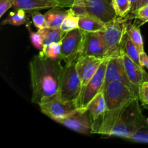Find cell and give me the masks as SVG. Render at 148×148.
<instances>
[{
  "label": "cell",
  "instance_id": "cell-1",
  "mask_svg": "<svg viewBox=\"0 0 148 148\" xmlns=\"http://www.w3.org/2000/svg\"><path fill=\"white\" fill-rule=\"evenodd\" d=\"M62 59H51L42 51L30 61L32 102L40 104L57 97L63 75Z\"/></svg>",
  "mask_w": 148,
  "mask_h": 148
},
{
  "label": "cell",
  "instance_id": "cell-2",
  "mask_svg": "<svg viewBox=\"0 0 148 148\" xmlns=\"http://www.w3.org/2000/svg\"><path fill=\"white\" fill-rule=\"evenodd\" d=\"M103 92L106 111L99 134L109 136L126 108L134 100L138 98V95L125 85L119 82L108 83L104 88Z\"/></svg>",
  "mask_w": 148,
  "mask_h": 148
},
{
  "label": "cell",
  "instance_id": "cell-3",
  "mask_svg": "<svg viewBox=\"0 0 148 148\" xmlns=\"http://www.w3.org/2000/svg\"><path fill=\"white\" fill-rule=\"evenodd\" d=\"M147 127L145 119L142 114L139 98L134 100L126 108L109 136L127 139L139 130Z\"/></svg>",
  "mask_w": 148,
  "mask_h": 148
},
{
  "label": "cell",
  "instance_id": "cell-4",
  "mask_svg": "<svg viewBox=\"0 0 148 148\" xmlns=\"http://www.w3.org/2000/svg\"><path fill=\"white\" fill-rule=\"evenodd\" d=\"M76 61L77 59L66 62L64 66L57 96L62 101L75 103L77 105L82 91V82L76 69Z\"/></svg>",
  "mask_w": 148,
  "mask_h": 148
},
{
  "label": "cell",
  "instance_id": "cell-5",
  "mask_svg": "<svg viewBox=\"0 0 148 148\" xmlns=\"http://www.w3.org/2000/svg\"><path fill=\"white\" fill-rule=\"evenodd\" d=\"M124 17H117L106 24L103 31L99 32L107 50V57L121 55V44L127 30V24Z\"/></svg>",
  "mask_w": 148,
  "mask_h": 148
},
{
  "label": "cell",
  "instance_id": "cell-6",
  "mask_svg": "<svg viewBox=\"0 0 148 148\" xmlns=\"http://www.w3.org/2000/svg\"><path fill=\"white\" fill-rule=\"evenodd\" d=\"M108 60V58L103 59L96 73L91 78L86 86L82 90L77 102L78 108L86 110L91 101L100 92L103 90Z\"/></svg>",
  "mask_w": 148,
  "mask_h": 148
},
{
  "label": "cell",
  "instance_id": "cell-7",
  "mask_svg": "<svg viewBox=\"0 0 148 148\" xmlns=\"http://www.w3.org/2000/svg\"><path fill=\"white\" fill-rule=\"evenodd\" d=\"M111 82H121L130 88L132 90L138 95L139 88L134 86L129 79L125 67H124V61H123L121 54L119 56L108 58L106 71L104 88Z\"/></svg>",
  "mask_w": 148,
  "mask_h": 148
},
{
  "label": "cell",
  "instance_id": "cell-8",
  "mask_svg": "<svg viewBox=\"0 0 148 148\" xmlns=\"http://www.w3.org/2000/svg\"><path fill=\"white\" fill-rule=\"evenodd\" d=\"M85 32L77 28L65 33L62 40L60 59L65 63L77 59L80 53Z\"/></svg>",
  "mask_w": 148,
  "mask_h": 148
},
{
  "label": "cell",
  "instance_id": "cell-9",
  "mask_svg": "<svg viewBox=\"0 0 148 148\" xmlns=\"http://www.w3.org/2000/svg\"><path fill=\"white\" fill-rule=\"evenodd\" d=\"M56 121L80 134L85 135L92 134L90 119L87 110L77 108L67 116Z\"/></svg>",
  "mask_w": 148,
  "mask_h": 148
},
{
  "label": "cell",
  "instance_id": "cell-10",
  "mask_svg": "<svg viewBox=\"0 0 148 148\" xmlns=\"http://www.w3.org/2000/svg\"><path fill=\"white\" fill-rule=\"evenodd\" d=\"M39 106L40 111L43 114L55 121L67 116L78 108L77 103L65 102L59 99L58 96L40 104Z\"/></svg>",
  "mask_w": 148,
  "mask_h": 148
},
{
  "label": "cell",
  "instance_id": "cell-11",
  "mask_svg": "<svg viewBox=\"0 0 148 148\" xmlns=\"http://www.w3.org/2000/svg\"><path fill=\"white\" fill-rule=\"evenodd\" d=\"M113 0H84L89 15L108 23L116 18Z\"/></svg>",
  "mask_w": 148,
  "mask_h": 148
},
{
  "label": "cell",
  "instance_id": "cell-12",
  "mask_svg": "<svg viewBox=\"0 0 148 148\" xmlns=\"http://www.w3.org/2000/svg\"><path fill=\"white\" fill-rule=\"evenodd\" d=\"M79 55L94 56L101 59L108 58L106 47L99 32L97 33L85 32Z\"/></svg>",
  "mask_w": 148,
  "mask_h": 148
},
{
  "label": "cell",
  "instance_id": "cell-13",
  "mask_svg": "<svg viewBox=\"0 0 148 148\" xmlns=\"http://www.w3.org/2000/svg\"><path fill=\"white\" fill-rule=\"evenodd\" d=\"M86 110L88 111L90 119L91 132L92 134H99L104 114L106 111V103L103 90L100 92L91 101Z\"/></svg>",
  "mask_w": 148,
  "mask_h": 148
},
{
  "label": "cell",
  "instance_id": "cell-14",
  "mask_svg": "<svg viewBox=\"0 0 148 148\" xmlns=\"http://www.w3.org/2000/svg\"><path fill=\"white\" fill-rule=\"evenodd\" d=\"M103 59L94 56L79 55L76 61V69L82 82V90L94 76Z\"/></svg>",
  "mask_w": 148,
  "mask_h": 148
},
{
  "label": "cell",
  "instance_id": "cell-15",
  "mask_svg": "<svg viewBox=\"0 0 148 148\" xmlns=\"http://www.w3.org/2000/svg\"><path fill=\"white\" fill-rule=\"evenodd\" d=\"M121 54L129 79L134 86L139 88L141 84L148 81V74L145 71L143 66L132 60L126 53L121 52Z\"/></svg>",
  "mask_w": 148,
  "mask_h": 148
},
{
  "label": "cell",
  "instance_id": "cell-16",
  "mask_svg": "<svg viewBox=\"0 0 148 148\" xmlns=\"http://www.w3.org/2000/svg\"><path fill=\"white\" fill-rule=\"evenodd\" d=\"M13 7L29 12L59 7L54 0H14Z\"/></svg>",
  "mask_w": 148,
  "mask_h": 148
},
{
  "label": "cell",
  "instance_id": "cell-17",
  "mask_svg": "<svg viewBox=\"0 0 148 148\" xmlns=\"http://www.w3.org/2000/svg\"><path fill=\"white\" fill-rule=\"evenodd\" d=\"M78 27L86 33H97L105 30L106 23L92 16H82L79 17Z\"/></svg>",
  "mask_w": 148,
  "mask_h": 148
},
{
  "label": "cell",
  "instance_id": "cell-18",
  "mask_svg": "<svg viewBox=\"0 0 148 148\" xmlns=\"http://www.w3.org/2000/svg\"><path fill=\"white\" fill-rule=\"evenodd\" d=\"M38 32L43 38V49L50 43L61 42L65 34L61 27H46L44 28L39 29Z\"/></svg>",
  "mask_w": 148,
  "mask_h": 148
},
{
  "label": "cell",
  "instance_id": "cell-19",
  "mask_svg": "<svg viewBox=\"0 0 148 148\" xmlns=\"http://www.w3.org/2000/svg\"><path fill=\"white\" fill-rule=\"evenodd\" d=\"M121 52L126 53L132 60L142 66L140 63V52L129 36L127 30L121 41Z\"/></svg>",
  "mask_w": 148,
  "mask_h": 148
},
{
  "label": "cell",
  "instance_id": "cell-20",
  "mask_svg": "<svg viewBox=\"0 0 148 148\" xmlns=\"http://www.w3.org/2000/svg\"><path fill=\"white\" fill-rule=\"evenodd\" d=\"M68 14V10H64L58 9L57 7H53L51 10H49L45 14L46 23L48 27H61L64 20Z\"/></svg>",
  "mask_w": 148,
  "mask_h": 148
},
{
  "label": "cell",
  "instance_id": "cell-21",
  "mask_svg": "<svg viewBox=\"0 0 148 148\" xmlns=\"http://www.w3.org/2000/svg\"><path fill=\"white\" fill-rule=\"evenodd\" d=\"M25 10H16L15 11L11 12L8 17L4 20L1 25H12L14 26H19L28 23L26 17Z\"/></svg>",
  "mask_w": 148,
  "mask_h": 148
},
{
  "label": "cell",
  "instance_id": "cell-22",
  "mask_svg": "<svg viewBox=\"0 0 148 148\" xmlns=\"http://www.w3.org/2000/svg\"><path fill=\"white\" fill-rule=\"evenodd\" d=\"M127 33L140 53L144 52V44L140 27L134 25H127Z\"/></svg>",
  "mask_w": 148,
  "mask_h": 148
},
{
  "label": "cell",
  "instance_id": "cell-23",
  "mask_svg": "<svg viewBox=\"0 0 148 148\" xmlns=\"http://www.w3.org/2000/svg\"><path fill=\"white\" fill-rule=\"evenodd\" d=\"M113 6L116 15L119 17H125L131 12L132 4L130 0H113Z\"/></svg>",
  "mask_w": 148,
  "mask_h": 148
},
{
  "label": "cell",
  "instance_id": "cell-24",
  "mask_svg": "<svg viewBox=\"0 0 148 148\" xmlns=\"http://www.w3.org/2000/svg\"><path fill=\"white\" fill-rule=\"evenodd\" d=\"M79 17H78V16L75 15L71 11L70 9L68 10V14L64 20L62 25H61V29L64 33H66V32L71 31V30L77 28L78 23H79Z\"/></svg>",
  "mask_w": 148,
  "mask_h": 148
},
{
  "label": "cell",
  "instance_id": "cell-25",
  "mask_svg": "<svg viewBox=\"0 0 148 148\" xmlns=\"http://www.w3.org/2000/svg\"><path fill=\"white\" fill-rule=\"evenodd\" d=\"M61 50H62V41L50 43L43 49L42 52L50 59H60Z\"/></svg>",
  "mask_w": 148,
  "mask_h": 148
},
{
  "label": "cell",
  "instance_id": "cell-26",
  "mask_svg": "<svg viewBox=\"0 0 148 148\" xmlns=\"http://www.w3.org/2000/svg\"><path fill=\"white\" fill-rule=\"evenodd\" d=\"M27 28L30 32V40H31L33 46L36 48L38 50L42 51L43 49V40L41 35L38 32H33L30 28V24L27 25Z\"/></svg>",
  "mask_w": 148,
  "mask_h": 148
},
{
  "label": "cell",
  "instance_id": "cell-27",
  "mask_svg": "<svg viewBox=\"0 0 148 148\" xmlns=\"http://www.w3.org/2000/svg\"><path fill=\"white\" fill-rule=\"evenodd\" d=\"M70 10L78 17L89 15L87 11L86 6H85L84 0H75L73 5L70 7Z\"/></svg>",
  "mask_w": 148,
  "mask_h": 148
},
{
  "label": "cell",
  "instance_id": "cell-28",
  "mask_svg": "<svg viewBox=\"0 0 148 148\" xmlns=\"http://www.w3.org/2000/svg\"><path fill=\"white\" fill-rule=\"evenodd\" d=\"M127 140L137 142L140 143H147L148 144V130L146 128L139 130L134 134L129 137Z\"/></svg>",
  "mask_w": 148,
  "mask_h": 148
},
{
  "label": "cell",
  "instance_id": "cell-29",
  "mask_svg": "<svg viewBox=\"0 0 148 148\" xmlns=\"http://www.w3.org/2000/svg\"><path fill=\"white\" fill-rule=\"evenodd\" d=\"M32 20H33V25H35V27H37L38 30L48 27L45 15H43L39 12H33V14H32Z\"/></svg>",
  "mask_w": 148,
  "mask_h": 148
},
{
  "label": "cell",
  "instance_id": "cell-30",
  "mask_svg": "<svg viewBox=\"0 0 148 148\" xmlns=\"http://www.w3.org/2000/svg\"><path fill=\"white\" fill-rule=\"evenodd\" d=\"M138 98L142 105L148 104V81L143 82L139 86Z\"/></svg>",
  "mask_w": 148,
  "mask_h": 148
},
{
  "label": "cell",
  "instance_id": "cell-31",
  "mask_svg": "<svg viewBox=\"0 0 148 148\" xmlns=\"http://www.w3.org/2000/svg\"><path fill=\"white\" fill-rule=\"evenodd\" d=\"M133 14L135 15L136 18L138 19L141 21V25L144 24L148 22V4L143 7L137 9L135 12H133Z\"/></svg>",
  "mask_w": 148,
  "mask_h": 148
},
{
  "label": "cell",
  "instance_id": "cell-32",
  "mask_svg": "<svg viewBox=\"0 0 148 148\" xmlns=\"http://www.w3.org/2000/svg\"><path fill=\"white\" fill-rule=\"evenodd\" d=\"M14 0H0V17H2L6 12L13 7Z\"/></svg>",
  "mask_w": 148,
  "mask_h": 148
},
{
  "label": "cell",
  "instance_id": "cell-33",
  "mask_svg": "<svg viewBox=\"0 0 148 148\" xmlns=\"http://www.w3.org/2000/svg\"><path fill=\"white\" fill-rule=\"evenodd\" d=\"M54 1L58 3L59 7H69L70 8L75 3V0H54Z\"/></svg>",
  "mask_w": 148,
  "mask_h": 148
},
{
  "label": "cell",
  "instance_id": "cell-34",
  "mask_svg": "<svg viewBox=\"0 0 148 148\" xmlns=\"http://www.w3.org/2000/svg\"><path fill=\"white\" fill-rule=\"evenodd\" d=\"M140 63L143 67L145 66L148 69V56L145 51L140 53Z\"/></svg>",
  "mask_w": 148,
  "mask_h": 148
},
{
  "label": "cell",
  "instance_id": "cell-35",
  "mask_svg": "<svg viewBox=\"0 0 148 148\" xmlns=\"http://www.w3.org/2000/svg\"><path fill=\"white\" fill-rule=\"evenodd\" d=\"M148 4V0H140V7H143V6L145 5V4ZM139 7V8H140Z\"/></svg>",
  "mask_w": 148,
  "mask_h": 148
},
{
  "label": "cell",
  "instance_id": "cell-36",
  "mask_svg": "<svg viewBox=\"0 0 148 148\" xmlns=\"http://www.w3.org/2000/svg\"><path fill=\"white\" fill-rule=\"evenodd\" d=\"M143 108H145V109H148V104L147 105H143Z\"/></svg>",
  "mask_w": 148,
  "mask_h": 148
}]
</instances>
